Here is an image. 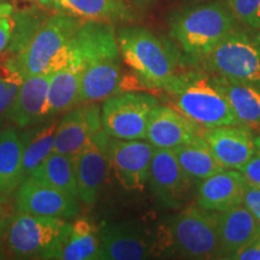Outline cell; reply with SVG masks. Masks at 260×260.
<instances>
[{"label": "cell", "mask_w": 260, "mask_h": 260, "mask_svg": "<svg viewBox=\"0 0 260 260\" xmlns=\"http://www.w3.org/2000/svg\"><path fill=\"white\" fill-rule=\"evenodd\" d=\"M82 60L81 104L104 102L123 86L122 56L111 23L83 21L76 35Z\"/></svg>", "instance_id": "6da1fadb"}, {"label": "cell", "mask_w": 260, "mask_h": 260, "mask_svg": "<svg viewBox=\"0 0 260 260\" xmlns=\"http://www.w3.org/2000/svg\"><path fill=\"white\" fill-rule=\"evenodd\" d=\"M237 23L222 2L200 3L175 11L169 19V32L181 52V68H193L235 30Z\"/></svg>", "instance_id": "7a4b0ae2"}, {"label": "cell", "mask_w": 260, "mask_h": 260, "mask_svg": "<svg viewBox=\"0 0 260 260\" xmlns=\"http://www.w3.org/2000/svg\"><path fill=\"white\" fill-rule=\"evenodd\" d=\"M117 41L122 60L144 88L162 90L181 68L177 45L147 28L121 27Z\"/></svg>", "instance_id": "3957f363"}, {"label": "cell", "mask_w": 260, "mask_h": 260, "mask_svg": "<svg viewBox=\"0 0 260 260\" xmlns=\"http://www.w3.org/2000/svg\"><path fill=\"white\" fill-rule=\"evenodd\" d=\"M82 22L57 12L39 25L14 56L24 79L52 74L69 64L74 58L75 40Z\"/></svg>", "instance_id": "277c9868"}, {"label": "cell", "mask_w": 260, "mask_h": 260, "mask_svg": "<svg viewBox=\"0 0 260 260\" xmlns=\"http://www.w3.org/2000/svg\"><path fill=\"white\" fill-rule=\"evenodd\" d=\"M162 90L175 109L204 128L241 124L214 84L212 75L205 71H178Z\"/></svg>", "instance_id": "5b68a950"}, {"label": "cell", "mask_w": 260, "mask_h": 260, "mask_svg": "<svg viewBox=\"0 0 260 260\" xmlns=\"http://www.w3.org/2000/svg\"><path fill=\"white\" fill-rule=\"evenodd\" d=\"M71 232L65 219L16 212L4 235L6 247L19 259H58Z\"/></svg>", "instance_id": "8992f818"}, {"label": "cell", "mask_w": 260, "mask_h": 260, "mask_svg": "<svg viewBox=\"0 0 260 260\" xmlns=\"http://www.w3.org/2000/svg\"><path fill=\"white\" fill-rule=\"evenodd\" d=\"M190 69L260 84V30L237 27Z\"/></svg>", "instance_id": "52a82bcc"}, {"label": "cell", "mask_w": 260, "mask_h": 260, "mask_svg": "<svg viewBox=\"0 0 260 260\" xmlns=\"http://www.w3.org/2000/svg\"><path fill=\"white\" fill-rule=\"evenodd\" d=\"M164 243L188 259H218V212L187 207L171 216L165 226Z\"/></svg>", "instance_id": "ba28073f"}, {"label": "cell", "mask_w": 260, "mask_h": 260, "mask_svg": "<svg viewBox=\"0 0 260 260\" xmlns=\"http://www.w3.org/2000/svg\"><path fill=\"white\" fill-rule=\"evenodd\" d=\"M158 99L149 93L125 92L106 98L102 106V125L111 138L144 140L149 116Z\"/></svg>", "instance_id": "9c48e42d"}, {"label": "cell", "mask_w": 260, "mask_h": 260, "mask_svg": "<svg viewBox=\"0 0 260 260\" xmlns=\"http://www.w3.org/2000/svg\"><path fill=\"white\" fill-rule=\"evenodd\" d=\"M102 260H141L152 258L161 248L159 239L139 222L103 224L98 230Z\"/></svg>", "instance_id": "30bf717a"}, {"label": "cell", "mask_w": 260, "mask_h": 260, "mask_svg": "<svg viewBox=\"0 0 260 260\" xmlns=\"http://www.w3.org/2000/svg\"><path fill=\"white\" fill-rule=\"evenodd\" d=\"M148 184L155 200L165 209L184 207L198 187L178 164L171 149L155 148L149 170Z\"/></svg>", "instance_id": "8fae6325"}, {"label": "cell", "mask_w": 260, "mask_h": 260, "mask_svg": "<svg viewBox=\"0 0 260 260\" xmlns=\"http://www.w3.org/2000/svg\"><path fill=\"white\" fill-rule=\"evenodd\" d=\"M12 197L16 212L65 220L76 218L81 213L79 198L29 177L22 181Z\"/></svg>", "instance_id": "7c38bea8"}, {"label": "cell", "mask_w": 260, "mask_h": 260, "mask_svg": "<svg viewBox=\"0 0 260 260\" xmlns=\"http://www.w3.org/2000/svg\"><path fill=\"white\" fill-rule=\"evenodd\" d=\"M110 136L100 129L81 149L75 160L77 197L84 205L93 206L99 199L110 169Z\"/></svg>", "instance_id": "4fadbf2b"}, {"label": "cell", "mask_w": 260, "mask_h": 260, "mask_svg": "<svg viewBox=\"0 0 260 260\" xmlns=\"http://www.w3.org/2000/svg\"><path fill=\"white\" fill-rule=\"evenodd\" d=\"M154 151L153 146L144 140H119L110 136V168L124 189L138 191L146 187Z\"/></svg>", "instance_id": "5bb4252c"}, {"label": "cell", "mask_w": 260, "mask_h": 260, "mask_svg": "<svg viewBox=\"0 0 260 260\" xmlns=\"http://www.w3.org/2000/svg\"><path fill=\"white\" fill-rule=\"evenodd\" d=\"M203 138L224 169L240 170L256 152L255 132L245 124L204 128Z\"/></svg>", "instance_id": "9a60e30c"}, {"label": "cell", "mask_w": 260, "mask_h": 260, "mask_svg": "<svg viewBox=\"0 0 260 260\" xmlns=\"http://www.w3.org/2000/svg\"><path fill=\"white\" fill-rule=\"evenodd\" d=\"M100 129H103L100 106L96 103L79 104L67 111L58 123L53 152L74 157Z\"/></svg>", "instance_id": "2e32d148"}, {"label": "cell", "mask_w": 260, "mask_h": 260, "mask_svg": "<svg viewBox=\"0 0 260 260\" xmlns=\"http://www.w3.org/2000/svg\"><path fill=\"white\" fill-rule=\"evenodd\" d=\"M203 130L175 107L158 105L149 116L146 140L154 148L174 149L203 135Z\"/></svg>", "instance_id": "e0dca14e"}, {"label": "cell", "mask_w": 260, "mask_h": 260, "mask_svg": "<svg viewBox=\"0 0 260 260\" xmlns=\"http://www.w3.org/2000/svg\"><path fill=\"white\" fill-rule=\"evenodd\" d=\"M247 182L239 170L224 169L197 187V206L201 209L223 212L242 205Z\"/></svg>", "instance_id": "ac0fdd59"}, {"label": "cell", "mask_w": 260, "mask_h": 260, "mask_svg": "<svg viewBox=\"0 0 260 260\" xmlns=\"http://www.w3.org/2000/svg\"><path fill=\"white\" fill-rule=\"evenodd\" d=\"M51 74L25 77L14 104L10 107L6 121L25 129L47 118V93Z\"/></svg>", "instance_id": "d6986e66"}, {"label": "cell", "mask_w": 260, "mask_h": 260, "mask_svg": "<svg viewBox=\"0 0 260 260\" xmlns=\"http://www.w3.org/2000/svg\"><path fill=\"white\" fill-rule=\"evenodd\" d=\"M218 259H234L260 235V223L243 205L218 212Z\"/></svg>", "instance_id": "ffe728a7"}, {"label": "cell", "mask_w": 260, "mask_h": 260, "mask_svg": "<svg viewBox=\"0 0 260 260\" xmlns=\"http://www.w3.org/2000/svg\"><path fill=\"white\" fill-rule=\"evenodd\" d=\"M82 60L75 40L74 58L69 64L51 74L47 93V118L64 113L81 104Z\"/></svg>", "instance_id": "44dd1931"}, {"label": "cell", "mask_w": 260, "mask_h": 260, "mask_svg": "<svg viewBox=\"0 0 260 260\" xmlns=\"http://www.w3.org/2000/svg\"><path fill=\"white\" fill-rule=\"evenodd\" d=\"M51 9L81 21L113 23L134 19V11L126 0H56Z\"/></svg>", "instance_id": "7402d4cb"}, {"label": "cell", "mask_w": 260, "mask_h": 260, "mask_svg": "<svg viewBox=\"0 0 260 260\" xmlns=\"http://www.w3.org/2000/svg\"><path fill=\"white\" fill-rule=\"evenodd\" d=\"M213 82L232 107L241 124L252 129L260 125V84L214 76Z\"/></svg>", "instance_id": "603a6c76"}, {"label": "cell", "mask_w": 260, "mask_h": 260, "mask_svg": "<svg viewBox=\"0 0 260 260\" xmlns=\"http://www.w3.org/2000/svg\"><path fill=\"white\" fill-rule=\"evenodd\" d=\"M14 124L0 130V193L12 197L23 181V138Z\"/></svg>", "instance_id": "cb8c5ba5"}, {"label": "cell", "mask_w": 260, "mask_h": 260, "mask_svg": "<svg viewBox=\"0 0 260 260\" xmlns=\"http://www.w3.org/2000/svg\"><path fill=\"white\" fill-rule=\"evenodd\" d=\"M171 151L174 152L178 164L186 172L187 176L197 186L212 175L224 170V168L214 158L209 144L203 138V135Z\"/></svg>", "instance_id": "d4e9b609"}, {"label": "cell", "mask_w": 260, "mask_h": 260, "mask_svg": "<svg viewBox=\"0 0 260 260\" xmlns=\"http://www.w3.org/2000/svg\"><path fill=\"white\" fill-rule=\"evenodd\" d=\"M58 123L59 121L50 118L29 126V128L21 129L24 130L22 132L24 144L23 160H22L23 180L53 152Z\"/></svg>", "instance_id": "484cf974"}, {"label": "cell", "mask_w": 260, "mask_h": 260, "mask_svg": "<svg viewBox=\"0 0 260 260\" xmlns=\"http://www.w3.org/2000/svg\"><path fill=\"white\" fill-rule=\"evenodd\" d=\"M28 177L79 198L75 176V160L71 155L52 152L28 175Z\"/></svg>", "instance_id": "4316f807"}, {"label": "cell", "mask_w": 260, "mask_h": 260, "mask_svg": "<svg viewBox=\"0 0 260 260\" xmlns=\"http://www.w3.org/2000/svg\"><path fill=\"white\" fill-rule=\"evenodd\" d=\"M100 241L98 232L88 219L71 223V232L63 247L59 260H99Z\"/></svg>", "instance_id": "83f0119b"}, {"label": "cell", "mask_w": 260, "mask_h": 260, "mask_svg": "<svg viewBox=\"0 0 260 260\" xmlns=\"http://www.w3.org/2000/svg\"><path fill=\"white\" fill-rule=\"evenodd\" d=\"M23 81L24 76L16 65L14 57L0 63V126L8 119L10 107L14 104Z\"/></svg>", "instance_id": "f1b7e54d"}, {"label": "cell", "mask_w": 260, "mask_h": 260, "mask_svg": "<svg viewBox=\"0 0 260 260\" xmlns=\"http://www.w3.org/2000/svg\"><path fill=\"white\" fill-rule=\"evenodd\" d=\"M239 23L260 30V0H225Z\"/></svg>", "instance_id": "f546056e"}, {"label": "cell", "mask_w": 260, "mask_h": 260, "mask_svg": "<svg viewBox=\"0 0 260 260\" xmlns=\"http://www.w3.org/2000/svg\"><path fill=\"white\" fill-rule=\"evenodd\" d=\"M16 27L14 9L9 4H0V54L12 41Z\"/></svg>", "instance_id": "4dcf8cb0"}, {"label": "cell", "mask_w": 260, "mask_h": 260, "mask_svg": "<svg viewBox=\"0 0 260 260\" xmlns=\"http://www.w3.org/2000/svg\"><path fill=\"white\" fill-rule=\"evenodd\" d=\"M239 171L248 186L260 189V153L255 152Z\"/></svg>", "instance_id": "1f68e13d"}, {"label": "cell", "mask_w": 260, "mask_h": 260, "mask_svg": "<svg viewBox=\"0 0 260 260\" xmlns=\"http://www.w3.org/2000/svg\"><path fill=\"white\" fill-rule=\"evenodd\" d=\"M15 213L14 203L9 200V197L0 193V239L4 237L6 229Z\"/></svg>", "instance_id": "d6a6232c"}, {"label": "cell", "mask_w": 260, "mask_h": 260, "mask_svg": "<svg viewBox=\"0 0 260 260\" xmlns=\"http://www.w3.org/2000/svg\"><path fill=\"white\" fill-rule=\"evenodd\" d=\"M242 205L247 210L251 211V213L260 223V189L259 188L251 187L247 184L245 194H243Z\"/></svg>", "instance_id": "836d02e7"}, {"label": "cell", "mask_w": 260, "mask_h": 260, "mask_svg": "<svg viewBox=\"0 0 260 260\" xmlns=\"http://www.w3.org/2000/svg\"><path fill=\"white\" fill-rule=\"evenodd\" d=\"M234 260H260V235L237 253Z\"/></svg>", "instance_id": "e575fe53"}, {"label": "cell", "mask_w": 260, "mask_h": 260, "mask_svg": "<svg viewBox=\"0 0 260 260\" xmlns=\"http://www.w3.org/2000/svg\"><path fill=\"white\" fill-rule=\"evenodd\" d=\"M32 2H34L35 4H38V5H40V6H44V8L51 9L52 5H53V3L56 2V0H32Z\"/></svg>", "instance_id": "d590c367"}, {"label": "cell", "mask_w": 260, "mask_h": 260, "mask_svg": "<svg viewBox=\"0 0 260 260\" xmlns=\"http://www.w3.org/2000/svg\"><path fill=\"white\" fill-rule=\"evenodd\" d=\"M255 132V148H256V152L260 153V125L258 128L253 129Z\"/></svg>", "instance_id": "8d00e7d4"}, {"label": "cell", "mask_w": 260, "mask_h": 260, "mask_svg": "<svg viewBox=\"0 0 260 260\" xmlns=\"http://www.w3.org/2000/svg\"><path fill=\"white\" fill-rule=\"evenodd\" d=\"M128 2L134 3V4L138 6H146L151 3V0H128Z\"/></svg>", "instance_id": "74e56055"}, {"label": "cell", "mask_w": 260, "mask_h": 260, "mask_svg": "<svg viewBox=\"0 0 260 260\" xmlns=\"http://www.w3.org/2000/svg\"><path fill=\"white\" fill-rule=\"evenodd\" d=\"M3 254H4V246H3L2 240H0V258H3Z\"/></svg>", "instance_id": "f35d334b"}, {"label": "cell", "mask_w": 260, "mask_h": 260, "mask_svg": "<svg viewBox=\"0 0 260 260\" xmlns=\"http://www.w3.org/2000/svg\"><path fill=\"white\" fill-rule=\"evenodd\" d=\"M0 2H5V0H0Z\"/></svg>", "instance_id": "ab89813d"}]
</instances>
